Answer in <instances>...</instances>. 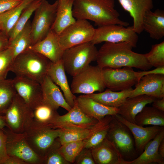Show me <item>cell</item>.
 Listing matches in <instances>:
<instances>
[{"instance_id":"ba28073f","label":"cell","mask_w":164,"mask_h":164,"mask_svg":"<svg viewBox=\"0 0 164 164\" xmlns=\"http://www.w3.org/2000/svg\"><path fill=\"white\" fill-rule=\"evenodd\" d=\"M101 69L97 65H90L73 77L70 87L72 93L88 94L96 91H103L106 87L102 78Z\"/></svg>"},{"instance_id":"681fc988","label":"cell","mask_w":164,"mask_h":164,"mask_svg":"<svg viewBox=\"0 0 164 164\" xmlns=\"http://www.w3.org/2000/svg\"><path fill=\"white\" fill-rule=\"evenodd\" d=\"M6 127V125L4 116L0 114V129L4 130Z\"/></svg>"},{"instance_id":"c3c4849f","label":"cell","mask_w":164,"mask_h":164,"mask_svg":"<svg viewBox=\"0 0 164 164\" xmlns=\"http://www.w3.org/2000/svg\"><path fill=\"white\" fill-rule=\"evenodd\" d=\"M158 151L161 157L164 158V139L161 141L159 144Z\"/></svg>"},{"instance_id":"9c48e42d","label":"cell","mask_w":164,"mask_h":164,"mask_svg":"<svg viewBox=\"0 0 164 164\" xmlns=\"http://www.w3.org/2000/svg\"><path fill=\"white\" fill-rule=\"evenodd\" d=\"M138 40L137 34L132 26L126 27L121 25L111 24L95 29L94 37L91 42L94 45L103 42H128L135 48Z\"/></svg>"},{"instance_id":"2e32d148","label":"cell","mask_w":164,"mask_h":164,"mask_svg":"<svg viewBox=\"0 0 164 164\" xmlns=\"http://www.w3.org/2000/svg\"><path fill=\"white\" fill-rule=\"evenodd\" d=\"M113 116H107L95 125L89 127H69L60 129L59 140L62 145L70 142L86 140L96 132L108 126Z\"/></svg>"},{"instance_id":"7c38bea8","label":"cell","mask_w":164,"mask_h":164,"mask_svg":"<svg viewBox=\"0 0 164 164\" xmlns=\"http://www.w3.org/2000/svg\"><path fill=\"white\" fill-rule=\"evenodd\" d=\"M106 138L117 148L124 159L125 157L129 159L134 154L136 150L132 135L127 126L114 115L110 123Z\"/></svg>"},{"instance_id":"5bb4252c","label":"cell","mask_w":164,"mask_h":164,"mask_svg":"<svg viewBox=\"0 0 164 164\" xmlns=\"http://www.w3.org/2000/svg\"><path fill=\"white\" fill-rule=\"evenodd\" d=\"M12 80L17 94L32 110L43 101L40 83L26 77L17 76Z\"/></svg>"},{"instance_id":"f35d334b","label":"cell","mask_w":164,"mask_h":164,"mask_svg":"<svg viewBox=\"0 0 164 164\" xmlns=\"http://www.w3.org/2000/svg\"><path fill=\"white\" fill-rule=\"evenodd\" d=\"M14 60L12 49L9 47L0 52V81L6 79Z\"/></svg>"},{"instance_id":"7dc6e473","label":"cell","mask_w":164,"mask_h":164,"mask_svg":"<svg viewBox=\"0 0 164 164\" xmlns=\"http://www.w3.org/2000/svg\"><path fill=\"white\" fill-rule=\"evenodd\" d=\"M5 164H26L21 159L9 156Z\"/></svg>"},{"instance_id":"d6986e66","label":"cell","mask_w":164,"mask_h":164,"mask_svg":"<svg viewBox=\"0 0 164 164\" xmlns=\"http://www.w3.org/2000/svg\"><path fill=\"white\" fill-rule=\"evenodd\" d=\"M114 116L130 130L134 139L135 150L141 153L145 145L164 128L155 125L144 127L128 121L118 114Z\"/></svg>"},{"instance_id":"f1b7e54d","label":"cell","mask_w":164,"mask_h":164,"mask_svg":"<svg viewBox=\"0 0 164 164\" xmlns=\"http://www.w3.org/2000/svg\"><path fill=\"white\" fill-rule=\"evenodd\" d=\"M133 88L120 91H112L109 89L97 93L83 94L108 107L119 108L127 98L129 97Z\"/></svg>"},{"instance_id":"3957f363","label":"cell","mask_w":164,"mask_h":164,"mask_svg":"<svg viewBox=\"0 0 164 164\" xmlns=\"http://www.w3.org/2000/svg\"><path fill=\"white\" fill-rule=\"evenodd\" d=\"M51 62L43 55L28 49L15 58L10 71L16 76L26 77L40 83L47 74Z\"/></svg>"},{"instance_id":"ab89813d","label":"cell","mask_w":164,"mask_h":164,"mask_svg":"<svg viewBox=\"0 0 164 164\" xmlns=\"http://www.w3.org/2000/svg\"><path fill=\"white\" fill-rule=\"evenodd\" d=\"M109 127V125L96 132L90 137L85 140L84 147L91 149L101 143L106 138Z\"/></svg>"},{"instance_id":"b9f144b4","label":"cell","mask_w":164,"mask_h":164,"mask_svg":"<svg viewBox=\"0 0 164 164\" xmlns=\"http://www.w3.org/2000/svg\"><path fill=\"white\" fill-rule=\"evenodd\" d=\"M6 135L4 130L0 129V164H5L9 157L6 150Z\"/></svg>"},{"instance_id":"e0dca14e","label":"cell","mask_w":164,"mask_h":164,"mask_svg":"<svg viewBox=\"0 0 164 164\" xmlns=\"http://www.w3.org/2000/svg\"><path fill=\"white\" fill-rule=\"evenodd\" d=\"M142 94L156 98L164 97V75L149 74L142 77L129 97Z\"/></svg>"},{"instance_id":"603a6c76","label":"cell","mask_w":164,"mask_h":164,"mask_svg":"<svg viewBox=\"0 0 164 164\" xmlns=\"http://www.w3.org/2000/svg\"><path fill=\"white\" fill-rule=\"evenodd\" d=\"M156 98L146 95H140L126 98L118 108V114L128 121L135 124V118L147 104Z\"/></svg>"},{"instance_id":"bcb514c9","label":"cell","mask_w":164,"mask_h":164,"mask_svg":"<svg viewBox=\"0 0 164 164\" xmlns=\"http://www.w3.org/2000/svg\"><path fill=\"white\" fill-rule=\"evenodd\" d=\"M152 103V107L160 111L164 112V97L156 98Z\"/></svg>"},{"instance_id":"4dcf8cb0","label":"cell","mask_w":164,"mask_h":164,"mask_svg":"<svg viewBox=\"0 0 164 164\" xmlns=\"http://www.w3.org/2000/svg\"><path fill=\"white\" fill-rule=\"evenodd\" d=\"M32 45L31 23L29 20L22 30L9 42V47L13 50L14 59Z\"/></svg>"},{"instance_id":"f546056e","label":"cell","mask_w":164,"mask_h":164,"mask_svg":"<svg viewBox=\"0 0 164 164\" xmlns=\"http://www.w3.org/2000/svg\"><path fill=\"white\" fill-rule=\"evenodd\" d=\"M34 0H22L16 6L0 15V31L8 37L9 33L25 9Z\"/></svg>"},{"instance_id":"ee69618b","label":"cell","mask_w":164,"mask_h":164,"mask_svg":"<svg viewBox=\"0 0 164 164\" xmlns=\"http://www.w3.org/2000/svg\"><path fill=\"white\" fill-rule=\"evenodd\" d=\"M139 81L143 76L149 74H160L164 75V66L156 67L150 70H145L137 72Z\"/></svg>"},{"instance_id":"44dd1931","label":"cell","mask_w":164,"mask_h":164,"mask_svg":"<svg viewBox=\"0 0 164 164\" xmlns=\"http://www.w3.org/2000/svg\"><path fill=\"white\" fill-rule=\"evenodd\" d=\"M75 101L80 108L87 115L98 121L108 115L118 114L119 109L106 106L94 99L83 95L76 97Z\"/></svg>"},{"instance_id":"30bf717a","label":"cell","mask_w":164,"mask_h":164,"mask_svg":"<svg viewBox=\"0 0 164 164\" xmlns=\"http://www.w3.org/2000/svg\"><path fill=\"white\" fill-rule=\"evenodd\" d=\"M4 131L6 135V150L9 156L21 159L26 164H42V159L29 145L25 132L15 133L7 128Z\"/></svg>"},{"instance_id":"8992f818","label":"cell","mask_w":164,"mask_h":164,"mask_svg":"<svg viewBox=\"0 0 164 164\" xmlns=\"http://www.w3.org/2000/svg\"><path fill=\"white\" fill-rule=\"evenodd\" d=\"M3 115L6 127L16 133L24 132L33 121L32 109L17 94Z\"/></svg>"},{"instance_id":"83f0119b","label":"cell","mask_w":164,"mask_h":164,"mask_svg":"<svg viewBox=\"0 0 164 164\" xmlns=\"http://www.w3.org/2000/svg\"><path fill=\"white\" fill-rule=\"evenodd\" d=\"M57 4L56 16L51 29L58 35L76 20L73 15L74 0H56Z\"/></svg>"},{"instance_id":"4316f807","label":"cell","mask_w":164,"mask_h":164,"mask_svg":"<svg viewBox=\"0 0 164 164\" xmlns=\"http://www.w3.org/2000/svg\"><path fill=\"white\" fill-rule=\"evenodd\" d=\"M143 30L148 32L151 38L159 40L164 36V11L157 9L154 12L147 11L142 21Z\"/></svg>"},{"instance_id":"cb8c5ba5","label":"cell","mask_w":164,"mask_h":164,"mask_svg":"<svg viewBox=\"0 0 164 164\" xmlns=\"http://www.w3.org/2000/svg\"><path fill=\"white\" fill-rule=\"evenodd\" d=\"M163 139L164 128L145 145L139 156L133 160H125L124 164H149L152 163L164 164V158L160 155L158 151L159 144Z\"/></svg>"},{"instance_id":"ffe728a7","label":"cell","mask_w":164,"mask_h":164,"mask_svg":"<svg viewBox=\"0 0 164 164\" xmlns=\"http://www.w3.org/2000/svg\"><path fill=\"white\" fill-rule=\"evenodd\" d=\"M124 9L129 13L133 20L134 31L140 34L143 31L142 21L145 12L154 7L153 0H118Z\"/></svg>"},{"instance_id":"9a60e30c","label":"cell","mask_w":164,"mask_h":164,"mask_svg":"<svg viewBox=\"0 0 164 164\" xmlns=\"http://www.w3.org/2000/svg\"><path fill=\"white\" fill-rule=\"evenodd\" d=\"M68 112L62 115L59 114L50 126L54 129L87 128L95 125L99 121L87 115L80 108L75 101L73 106Z\"/></svg>"},{"instance_id":"484cf974","label":"cell","mask_w":164,"mask_h":164,"mask_svg":"<svg viewBox=\"0 0 164 164\" xmlns=\"http://www.w3.org/2000/svg\"><path fill=\"white\" fill-rule=\"evenodd\" d=\"M65 72L61 60L56 63L51 62L47 74L56 84L60 87L67 102L72 108L74 104L76 97L71 91Z\"/></svg>"},{"instance_id":"f907efd6","label":"cell","mask_w":164,"mask_h":164,"mask_svg":"<svg viewBox=\"0 0 164 164\" xmlns=\"http://www.w3.org/2000/svg\"><path fill=\"white\" fill-rule=\"evenodd\" d=\"M1 30L0 28V30Z\"/></svg>"},{"instance_id":"7a4b0ae2","label":"cell","mask_w":164,"mask_h":164,"mask_svg":"<svg viewBox=\"0 0 164 164\" xmlns=\"http://www.w3.org/2000/svg\"><path fill=\"white\" fill-rule=\"evenodd\" d=\"M72 13L77 20H89L98 27L111 24L127 27L129 25L120 19L114 0H74Z\"/></svg>"},{"instance_id":"d6a6232c","label":"cell","mask_w":164,"mask_h":164,"mask_svg":"<svg viewBox=\"0 0 164 164\" xmlns=\"http://www.w3.org/2000/svg\"><path fill=\"white\" fill-rule=\"evenodd\" d=\"M57 110L43 100L32 110L33 121L41 125L50 126L59 114Z\"/></svg>"},{"instance_id":"277c9868","label":"cell","mask_w":164,"mask_h":164,"mask_svg":"<svg viewBox=\"0 0 164 164\" xmlns=\"http://www.w3.org/2000/svg\"><path fill=\"white\" fill-rule=\"evenodd\" d=\"M95 45L89 42L65 50L62 60L65 72L73 77L96 61L98 50Z\"/></svg>"},{"instance_id":"ac0fdd59","label":"cell","mask_w":164,"mask_h":164,"mask_svg":"<svg viewBox=\"0 0 164 164\" xmlns=\"http://www.w3.org/2000/svg\"><path fill=\"white\" fill-rule=\"evenodd\" d=\"M29 49L41 54L53 63L62 60L64 51L60 43L58 35L51 28L43 39Z\"/></svg>"},{"instance_id":"1f68e13d","label":"cell","mask_w":164,"mask_h":164,"mask_svg":"<svg viewBox=\"0 0 164 164\" xmlns=\"http://www.w3.org/2000/svg\"><path fill=\"white\" fill-rule=\"evenodd\" d=\"M135 124L144 126L146 125L164 126V112L153 107L145 106L135 117Z\"/></svg>"},{"instance_id":"5b68a950","label":"cell","mask_w":164,"mask_h":164,"mask_svg":"<svg viewBox=\"0 0 164 164\" xmlns=\"http://www.w3.org/2000/svg\"><path fill=\"white\" fill-rule=\"evenodd\" d=\"M60 129L38 124L33 121L24 132L26 139L34 151L43 159L58 138Z\"/></svg>"},{"instance_id":"e575fe53","label":"cell","mask_w":164,"mask_h":164,"mask_svg":"<svg viewBox=\"0 0 164 164\" xmlns=\"http://www.w3.org/2000/svg\"><path fill=\"white\" fill-rule=\"evenodd\" d=\"M41 1L34 0L24 10L9 33V42L12 40L25 26L32 14L40 4Z\"/></svg>"},{"instance_id":"8d00e7d4","label":"cell","mask_w":164,"mask_h":164,"mask_svg":"<svg viewBox=\"0 0 164 164\" xmlns=\"http://www.w3.org/2000/svg\"><path fill=\"white\" fill-rule=\"evenodd\" d=\"M145 55L152 67L156 68L164 66V41L152 45L150 51Z\"/></svg>"},{"instance_id":"d4e9b609","label":"cell","mask_w":164,"mask_h":164,"mask_svg":"<svg viewBox=\"0 0 164 164\" xmlns=\"http://www.w3.org/2000/svg\"><path fill=\"white\" fill-rule=\"evenodd\" d=\"M40 83L41 84L43 100L56 110L61 107L68 111L71 108L66 101L59 87L46 74Z\"/></svg>"},{"instance_id":"836d02e7","label":"cell","mask_w":164,"mask_h":164,"mask_svg":"<svg viewBox=\"0 0 164 164\" xmlns=\"http://www.w3.org/2000/svg\"><path fill=\"white\" fill-rule=\"evenodd\" d=\"M17 94L12 79L0 81V114L3 115Z\"/></svg>"},{"instance_id":"4fadbf2b","label":"cell","mask_w":164,"mask_h":164,"mask_svg":"<svg viewBox=\"0 0 164 164\" xmlns=\"http://www.w3.org/2000/svg\"><path fill=\"white\" fill-rule=\"evenodd\" d=\"M101 73L106 87L113 91L129 89L139 81L137 72L131 67H105L102 69Z\"/></svg>"},{"instance_id":"d590c367","label":"cell","mask_w":164,"mask_h":164,"mask_svg":"<svg viewBox=\"0 0 164 164\" xmlns=\"http://www.w3.org/2000/svg\"><path fill=\"white\" fill-rule=\"evenodd\" d=\"M85 140L65 143L60 147L59 152L64 159L70 163H73L75 159L84 148Z\"/></svg>"},{"instance_id":"6da1fadb","label":"cell","mask_w":164,"mask_h":164,"mask_svg":"<svg viewBox=\"0 0 164 164\" xmlns=\"http://www.w3.org/2000/svg\"><path fill=\"white\" fill-rule=\"evenodd\" d=\"M132 45L128 42H105L101 46L96 61L101 68L134 67L147 70L152 67L148 61L145 54L133 52Z\"/></svg>"},{"instance_id":"7bdbcfd3","label":"cell","mask_w":164,"mask_h":164,"mask_svg":"<svg viewBox=\"0 0 164 164\" xmlns=\"http://www.w3.org/2000/svg\"><path fill=\"white\" fill-rule=\"evenodd\" d=\"M22 0H0V15L6 12L20 4Z\"/></svg>"},{"instance_id":"f6af8a7d","label":"cell","mask_w":164,"mask_h":164,"mask_svg":"<svg viewBox=\"0 0 164 164\" xmlns=\"http://www.w3.org/2000/svg\"><path fill=\"white\" fill-rule=\"evenodd\" d=\"M9 45V37L0 30V52L8 48Z\"/></svg>"},{"instance_id":"74e56055","label":"cell","mask_w":164,"mask_h":164,"mask_svg":"<svg viewBox=\"0 0 164 164\" xmlns=\"http://www.w3.org/2000/svg\"><path fill=\"white\" fill-rule=\"evenodd\" d=\"M61 144L58 138L43 159L42 164H69L59 152Z\"/></svg>"},{"instance_id":"52a82bcc","label":"cell","mask_w":164,"mask_h":164,"mask_svg":"<svg viewBox=\"0 0 164 164\" xmlns=\"http://www.w3.org/2000/svg\"><path fill=\"white\" fill-rule=\"evenodd\" d=\"M56 0L53 4L41 0L35 11L31 23L32 45L43 39L48 33L55 19L57 7Z\"/></svg>"},{"instance_id":"60d3db41","label":"cell","mask_w":164,"mask_h":164,"mask_svg":"<svg viewBox=\"0 0 164 164\" xmlns=\"http://www.w3.org/2000/svg\"><path fill=\"white\" fill-rule=\"evenodd\" d=\"M74 164H95L91 149L84 147L76 157Z\"/></svg>"},{"instance_id":"8fae6325","label":"cell","mask_w":164,"mask_h":164,"mask_svg":"<svg viewBox=\"0 0 164 164\" xmlns=\"http://www.w3.org/2000/svg\"><path fill=\"white\" fill-rule=\"evenodd\" d=\"M95 31V29L87 20L77 19L58 35L60 43L64 50L77 45L91 42Z\"/></svg>"},{"instance_id":"7402d4cb","label":"cell","mask_w":164,"mask_h":164,"mask_svg":"<svg viewBox=\"0 0 164 164\" xmlns=\"http://www.w3.org/2000/svg\"><path fill=\"white\" fill-rule=\"evenodd\" d=\"M94 159L97 164H124L125 160L107 138L91 149Z\"/></svg>"}]
</instances>
